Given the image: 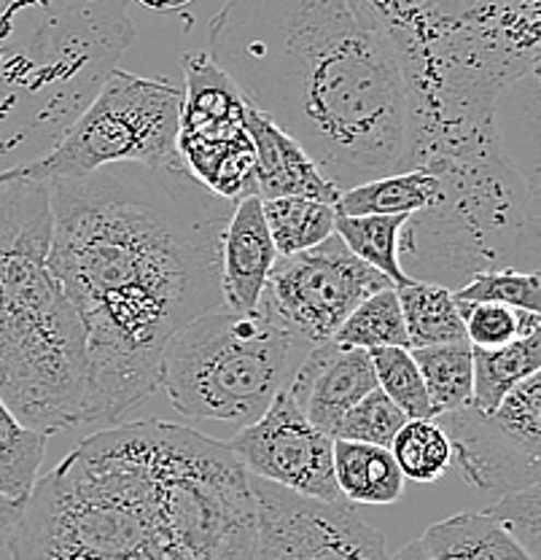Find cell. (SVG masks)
<instances>
[{
	"instance_id": "e575fe53",
	"label": "cell",
	"mask_w": 541,
	"mask_h": 560,
	"mask_svg": "<svg viewBox=\"0 0 541 560\" xmlns=\"http://www.w3.org/2000/svg\"><path fill=\"white\" fill-rule=\"evenodd\" d=\"M391 560H432V558H428V552L423 550L421 541H410V545L401 547V550Z\"/></svg>"
},
{
	"instance_id": "83f0119b",
	"label": "cell",
	"mask_w": 541,
	"mask_h": 560,
	"mask_svg": "<svg viewBox=\"0 0 541 560\" xmlns=\"http://www.w3.org/2000/svg\"><path fill=\"white\" fill-rule=\"evenodd\" d=\"M388 451H391L404 480L412 482L442 480L452 466L450 442L434 418L407 420Z\"/></svg>"
},
{
	"instance_id": "7a4b0ae2",
	"label": "cell",
	"mask_w": 541,
	"mask_h": 560,
	"mask_svg": "<svg viewBox=\"0 0 541 560\" xmlns=\"http://www.w3.org/2000/svg\"><path fill=\"white\" fill-rule=\"evenodd\" d=\"M208 57L340 191L404 171L410 97L351 0H224Z\"/></svg>"
},
{
	"instance_id": "30bf717a",
	"label": "cell",
	"mask_w": 541,
	"mask_h": 560,
	"mask_svg": "<svg viewBox=\"0 0 541 560\" xmlns=\"http://www.w3.org/2000/svg\"><path fill=\"white\" fill-rule=\"evenodd\" d=\"M180 90L176 145L186 171L224 200L256 197V154L240 90L208 51L184 57Z\"/></svg>"
},
{
	"instance_id": "f1b7e54d",
	"label": "cell",
	"mask_w": 541,
	"mask_h": 560,
	"mask_svg": "<svg viewBox=\"0 0 541 560\" xmlns=\"http://www.w3.org/2000/svg\"><path fill=\"white\" fill-rule=\"evenodd\" d=\"M369 359L372 366H375L377 388H380L407 418H434L426 385H423L421 370H417L410 348H375L369 350Z\"/></svg>"
},
{
	"instance_id": "ffe728a7",
	"label": "cell",
	"mask_w": 541,
	"mask_h": 560,
	"mask_svg": "<svg viewBox=\"0 0 541 560\" xmlns=\"http://www.w3.org/2000/svg\"><path fill=\"white\" fill-rule=\"evenodd\" d=\"M471 407L493 412L515 385L541 372V331L520 337L502 348L471 346Z\"/></svg>"
},
{
	"instance_id": "4316f807",
	"label": "cell",
	"mask_w": 541,
	"mask_h": 560,
	"mask_svg": "<svg viewBox=\"0 0 541 560\" xmlns=\"http://www.w3.org/2000/svg\"><path fill=\"white\" fill-rule=\"evenodd\" d=\"M348 348L375 350V348H410L407 342L404 318H401L397 285L375 291L345 318V324L331 337Z\"/></svg>"
},
{
	"instance_id": "484cf974",
	"label": "cell",
	"mask_w": 541,
	"mask_h": 560,
	"mask_svg": "<svg viewBox=\"0 0 541 560\" xmlns=\"http://www.w3.org/2000/svg\"><path fill=\"white\" fill-rule=\"evenodd\" d=\"M46 458V434L27 429L0 401V495L25 501Z\"/></svg>"
},
{
	"instance_id": "7c38bea8",
	"label": "cell",
	"mask_w": 541,
	"mask_h": 560,
	"mask_svg": "<svg viewBox=\"0 0 541 560\" xmlns=\"http://www.w3.org/2000/svg\"><path fill=\"white\" fill-rule=\"evenodd\" d=\"M541 372L509 390L493 412L477 407L434 418L447 434L452 464L482 493L537 486L541 471Z\"/></svg>"
},
{
	"instance_id": "603a6c76",
	"label": "cell",
	"mask_w": 541,
	"mask_h": 560,
	"mask_svg": "<svg viewBox=\"0 0 541 560\" xmlns=\"http://www.w3.org/2000/svg\"><path fill=\"white\" fill-rule=\"evenodd\" d=\"M410 353L415 359L417 370H421L434 418L471 405L474 370H471L469 340L445 342V346L410 348Z\"/></svg>"
},
{
	"instance_id": "277c9868",
	"label": "cell",
	"mask_w": 541,
	"mask_h": 560,
	"mask_svg": "<svg viewBox=\"0 0 541 560\" xmlns=\"http://www.w3.org/2000/svg\"><path fill=\"white\" fill-rule=\"evenodd\" d=\"M11 560H180L167 477V420L84 436L22 504Z\"/></svg>"
},
{
	"instance_id": "44dd1931",
	"label": "cell",
	"mask_w": 541,
	"mask_h": 560,
	"mask_svg": "<svg viewBox=\"0 0 541 560\" xmlns=\"http://www.w3.org/2000/svg\"><path fill=\"white\" fill-rule=\"evenodd\" d=\"M397 296L410 348L467 340L461 311L450 289L410 278L407 283L397 285Z\"/></svg>"
},
{
	"instance_id": "4fadbf2b",
	"label": "cell",
	"mask_w": 541,
	"mask_h": 560,
	"mask_svg": "<svg viewBox=\"0 0 541 560\" xmlns=\"http://www.w3.org/2000/svg\"><path fill=\"white\" fill-rule=\"evenodd\" d=\"M254 560H391L386 536L345 499L321 501L251 475Z\"/></svg>"
},
{
	"instance_id": "52a82bcc",
	"label": "cell",
	"mask_w": 541,
	"mask_h": 560,
	"mask_svg": "<svg viewBox=\"0 0 541 560\" xmlns=\"http://www.w3.org/2000/svg\"><path fill=\"white\" fill-rule=\"evenodd\" d=\"M417 171L434 173L439 189L401 230L407 278L458 291L477 272H539V180L504 143Z\"/></svg>"
},
{
	"instance_id": "e0dca14e",
	"label": "cell",
	"mask_w": 541,
	"mask_h": 560,
	"mask_svg": "<svg viewBox=\"0 0 541 560\" xmlns=\"http://www.w3.org/2000/svg\"><path fill=\"white\" fill-rule=\"evenodd\" d=\"M246 127L256 154V197L259 200L307 197V200L329 202V206L340 200V189L326 178L310 154L248 103Z\"/></svg>"
},
{
	"instance_id": "8992f818",
	"label": "cell",
	"mask_w": 541,
	"mask_h": 560,
	"mask_svg": "<svg viewBox=\"0 0 541 560\" xmlns=\"http://www.w3.org/2000/svg\"><path fill=\"white\" fill-rule=\"evenodd\" d=\"M130 0H0V173L40 160L136 40Z\"/></svg>"
},
{
	"instance_id": "8fae6325",
	"label": "cell",
	"mask_w": 541,
	"mask_h": 560,
	"mask_svg": "<svg viewBox=\"0 0 541 560\" xmlns=\"http://www.w3.org/2000/svg\"><path fill=\"white\" fill-rule=\"evenodd\" d=\"M386 285L393 283L331 235L299 254L278 256L259 311L305 346H318L334 337L366 296Z\"/></svg>"
},
{
	"instance_id": "4dcf8cb0",
	"label": "cell",
	"mask_w": 541,
	"mask_h": 560,
	"mask_svg": "<svg viewBox=\"0 0 541 560\" xmlns=\"http://www.w3.org/2000/svg\"><path fill=\"white\" fill-rule=\"evenodd\" d=\"M452 294L461 302H496V305L517 307V311L541 313V272H477Z\"/></svg>"
},
{
	"instance_id": "f546056e",
	"label": "cell",
	"mask_w": 541,
	"mask_h": 560,
	"mask_svg": "<svg viewBox=\"0 0 541 560\" xmlns=\"http://www.w3.org/2000/svg\"><path fill=\"white\" fill-rule=\"evenodd\" d=\"M456 302L469 346L474 348H502L541 331V313L517 311V307L496 305V302Z\"/></svg>"
},
{
	"instance_id": "ba28073f",
	"label": "cell",
	"mask_w": 541,
	"mask_h": 560,
	"mask_svg": "<svg viewBox=\"0 0 541 560\" xmlns=\"http://www.w3.org/2000/svg\"><path fill=\"white\" fill-rule=\"evenodd\" d=\"M307 348L264 311L246 315L224 305L176 331L156 388L184 418L240 431L264 416Z\"/></svg>"
},
{
	"instance_id": "9a60e30c",
	"label": "cell",
	"mask_w": 541,
	"mask_h": 560,
	"mask_svg": "<svg viewBox=\"0 0 541 560\" xmlns=\"http://www.w3.org/2000/svg\"><path fill=\"white\" fill-rule=\"evenodd\" d=\"M375 388L369 350L348 348L334 340L307 348L286 385L302 416L331 440L345 412Z\"/></svg>"
},
{
	"instance_id": "836d02e7",
	"label": "cell",
	"mask_w": 541,
	"mask_h": 560,
	"mask_svg": "<svg viewBox=\"0 0 541 560\" xmlns=\"http://www.w3.org/2000/svg\"><path fill=\"white\" fill-rule=\"evenodd\" d=\"M22 504H25V501H11L0 495V550L9 545L11 534H14L16 521H20L22 515Z\"/></svg>"
},
{
	"instance_id": "6da1fadb",
	"label": "cell",
	"mask_w": 541,
	"mask_h": 560,
	"mask_svg": "<svg viewBox=\"0 0 541 560\" xmlns=\"http://www.w3.org/2000/svg\"><path fill=\"white\" fill-rule=\"evenodd\" d=\"M49 270L86 335L81 425H114L156 390L167 342L224 307L221 237L237 202L184 162L49 180Z\"/></svg>"
},
{
	"instance_id": "3957f363",
	"label": "cell",
	"mask_w": 541,
	"mask_h": 560,
	"mask_svg": "<svg viewBox=\"0 0 541 560\" xmlns=\"http://www.w3.org/2000/svg\"><path fill=\"white\" fill-rule=\"evenodd\" d=\"M410 97L404 171L502 143L498 103L537 73L539 0H351ZM401 171V173H404Z\"/></svg>"
},
{
	"instance_id": "d590c367",
	"label": "cell",
	"mask_w": 541,
	"mask_h": 560,
	"mask_svg": "<svg viewBox=\"0 0 541 560\" xmlns=\"http://www.w3.org/2000/svg\"><path fill=\"white\" fill-rule=\"evenodd\" d=\"M136 3H141L145 9H154V11H173V9H180V5L191 3V0H136Z\"/></svg>"
},
{
	"instance_id": "5b68a950",
	"label": "cell",
	"mask_w": 541,
	"mask_h": 560,
	"mask_svg": "<svg viewBox=\"0 0 541 560\" xmlns=\"http://www.w3.org/2000/svg\"><path fill=\"white\" fill-rule=\"evenodd\" d=\"M49 180L0 173V401L40 434L84 420L86 335L49 270Z\"/></svg>"
},
{
	"instance_id": "ac0fdd59",
	"label": "cell",
	"mask_w": 541,
	"mask_h": 560,
	"mask_svg": "<svg viewBox=\"0 0 541 560\" xmlns=\"http://www.w3.org/2000/svg\"><path fill=\"white\" fill-rule=\"evenodd\" d=\"M432 560H533L485 512H458L417 539Z\"/></svg>"
},
{
	"instance_id": "cb8c5ba5",
	"label": "cell",
	"mask_w": 541,
	"mask_h": 560,
	"mask_svg": "<svg viewBox=\"0 0 541 560\" xmlns=\"http://www.w3.org/2000/svg\"><path fill=\"white\" fill-rule=\"evenodd\" d=\"M261 213H264L278 256L299 254L334 235L337 210L329 202L307 200V197H278V200H261Z\"/></svg>"
},
{
	"instance_id": "d6986e66",
	"label": "cell",
	"mask_w": 541,
	"mask_h": 560,
	"mask_svg": "<svg viewBox=\"0 0 541 560\" xmlns=\"http://www.w3.org/2000/svg\"><path fill=\"white\" fill-rule=\"evenodd\" d=\"M331 460L337 490L351 504H397L404 495V475L386 447L334 440Z\"/></svg>"
},
{
	"instance_id": "2e32d148",
	"label": "cell",
	"mask_w": 541,
	"mask_h": 560,
	"mask_svg": "<svg viewBox=\"0 0 541 560\" xmlns=\"http://www.w3.org/2000/svg\"><path fill=\"white\" fill-rule=\"evenodd\" d=\"M278 259L259 197H246L232 210L221 237V294L235 313L259 311L261 291Z\"/></svg>"
},
{
	"instance_id": "d6a6232c",
	"label": "cell",
	"mask_w": 541,
	"mask_h": 560,
	"mask_svg": "<svg viewBox=\"0 0 541 560\" xmlns=\"http://www.w3.org/2000/svg\"><path fill=\"white\" fill-rule=\"evenodd\" d=\"M487 517H493L522 550L533 560H539L541 552V488L528 486L520 490L504 493L502 499L485 506Z\"/></svg>"
},
{
	"instance_id": "7402d4cb",
	"label": "cell",
	"mask_w": 541,
	"mask_h": 560,
	"mask_svg": "<svg viewBox=\"0 0 541 560\" xmlns=\"http://www.w3.org/2000/svg\"><path fill=\"white\" fill-rule=\"evenodd\" d=\"M439 180L428 171H404L380 175L340 191L337 215H412L436 197Z\"/></svg>"
},
{
	"instance_id": "d4e9b609",
	"label": "cell",
	"mask_w": 541,
	"mask_h": 560,
	"mask_svg": "<svg viewBox=\"0 0 541 560\" xmlns=\"http://www.w3.org/2000/svg\"><path fill=\"white\" fill-rule=\"evenodd\" d=\"M407 219L410 215H337L334 235L353 256L401 285L410 280L399 267V237Z\"/></svg>"
},
{
	"instance_id": "1f68e13d",
	"label": "cell",
	"mask_w": 541,
	"mask_h": 560,
	"mask_svg": "<svg viewBox=\"0 0 541 560\" xmlns=\"http://www.w3.org/2000/svg\"><path fill=\"white\" fill-rule=\"evenodd\" d=\"M407 420L410 418L380 388H375L345 412V418L337 425L334 440L366 442V445H377L388 451L393 436L399 434Z\"/></svg>"
},
{
	"instance_id": "9c48e42d",
	"label": "cell",
	"mask_w": 541,
	"mask_h": 560,
	"mask_svg": "<svg viewBox=\"0 0 541 560\" xmlns=\"http://www.w3.org/2000/svg\"><path fill=\"white\" fill-rule=\"evenodd\" d=\"M180 101L184 90L170 81L114 68L60 140L16 173L36 180H66L119 162H178Z\"/></svg>"
},
{
	"instance_id": "5bb4252c",
	"label": "cell",
	"mask_w": 541,
	"mask_h": 560,
	"mask_svg": "<svg viewBox=\"0 0 541 560\" xmlns=\"http://www.w3.org/2000/svg\"><path fill=\"white\" fill-rule=\"evenodd\" d=\"M248 475L307 495V499H342L334 480V440L318 431L289 390L272 399L256 423L235 431L226 442Z\"/></svg>"
}]
</instances>
